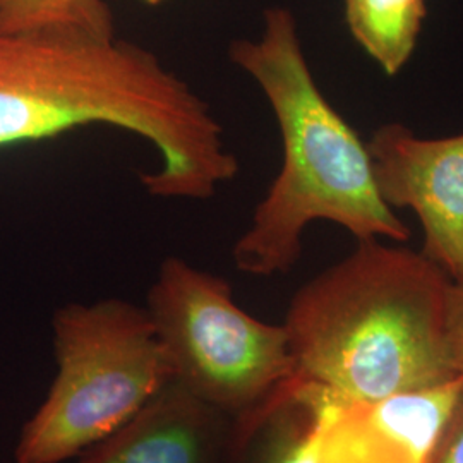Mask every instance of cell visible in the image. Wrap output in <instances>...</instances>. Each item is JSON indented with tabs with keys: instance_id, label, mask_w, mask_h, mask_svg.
I'll list each match as a JSON object with an SVG mask.
<instances>
[{
	"instance_id": "1",
	"label": "cell",
	"mask_w": 463,
	"mask_h": 463,
	"mask_svg": "<svg viewBox=\"0 0 463 463\" xmlns=\"http://www.w3.org/2000/svg\"><path fill=\"white\" fill-rule=\"evenodd\" d=\"M107 124L146 139L149 196L213 198L239 174L210 103L149 50L62 30L0 32V148Z\"/></svg>"
},
{
	"instance_id": "2",
	"label": "cell",
	"mask_w": 463,
	"mask_h": 463,
	"mask_svg": "<svg viewBox=\"0 0 463 463\" xmlns=\"http://www.w3.org/2000/svg\"><path fill=\"white\" fill-rule=\"evenodd\" d=\"M229 57L265 93L283 148L279 175L232 249L235 268L252 277L288 273L316 220L344 227L357 242H407L412 232L381 199L364 141L316 83L294 13L268 7L260 38L232 42Z\"/></svg>"
},
{
	"instance_id": "3",
	"label": "cell",
	"mask_w": 463,
	"mask_h": 463,
	"mask_svg": "<svg viewBox=\"0 0 463 463\" xmlns=\"http://www.w3.org/2000/svg\"><path fill=\"white\" fill-rule=\"evenodd\" d=\"M448 283L422 252L359 241L288 304L281 325L296 378L347 403L458 380L445 328Z\"/></svg>"
},
{
	"instance_id": "4",
	"label": "cell",
	"mask_w": 463,
	"mask_h": 463,
	"mask_svg": "<svg viewBox=\"0 0 463 463\" xmlns=\"http://www.w3.org/2000/svg\"><path fill=\"white\" fill-rule=\"evenodd\" d=\"M57 374L21 428L16 463H62L95 447L174 380L146 307L122 298L72 302L53 319Z\"/></svg>"
},
{
	"instance_id": "5",
	"label": "cell",
	"mask_w": 463,
	"mask_h": 463,
	"mask_svg": "<svg viewBox=\"0 0 463 463\" xmlns=\"http://www.w3.org/2000/svg\"><path fill=\"white\" fill-rule=\"evenodd\" d=\"M146 311L175 380L233 420L296 378L283 325L249 315L229 281L183 258L168 256L160 265Z\"/></svg>"
},
{
	"instance_id": "6",
	"label": "cell",
	"mask_w": 463,
	"mask_h": 463,
	"mask_svg": "<svg viewBox=\"0 0 463 463\" xmlns=\"http://www.w3.org/2000/svg\"><path fill=\"white\" fill-rule=\"evenodd\" d=\"M365 146L381 199L412 210L424 231L420 252L449 280L463 279V133L430 139L388 122Z\"/></svg>"
},
{
	"instance_id": "7",
	"label": "cell",
	"mask_w": 463,
	"mask_h": 463,
	"mask_svg": "<svg viewBox=\"0 0 463 463\" xmlns=\"http://www.w3.org/2000/svg\"><path fill=\"white\" fill-rule=\"evenodd\" d=\"M463 393V378L376 402L331 395L317 463H428L430 449Z\"/></svg>"
},
{
	"instance_id": "8",
	"label": "cell",
	"mask_w": 463,
	"mask_h": 463,
	"mask_svg": "<svg viewBox=\"0 0 463 463\" xmlns=\"http://www.w3.org/2000/svg\"><path fill=\"white\" fill-rule=\"evenodd\" d=\"M233 430L231 415L174 378L78 463H231Z\"/></svg>"
},
{
	"instance_id": "9",
	"label": "cell",
	"mask_w": 463,
	"mask_h": 463,
	"mask_svg": "<svg viewBox=\"0 0 463 463\" xmlns=\"http://www.w3.org/2000/svg\"><path fill=\"white\" fill-rule=\"evenodd\" d=\"M350 34L388 74L412 59L428 16L426 0H344Z\"/></svg>"
},
{
	"instance_id": "10",
	"label": "cell",
	"mask_w": 463,
	"mask_h": 463,
	"mask_svg": "<svg viewBox=\"0 0 463 463\" xmlns=\"http://www.w3.org/2000/svg\"><path fill=\"white\" fill-rule=\"evenodd\" d=\"M33 30L114 36L116 23L105 0H0V32Z\"/></svg>"
},
{
	"instance_id": "11",
	"label": "cell",
	"mask_w": 463,
	"mask_h": 463,
	"mask_svg": "<svg viewBox=\"0 0 463 463\" xmlns=\"http://www.w3.org/2000/svg\"><path fill=\"white\" fill-rule=\"evenodd\" d=\"M445 328L451 363L463 378V279L448 283Z\"/></svg>"
},
{
	"instance_id": "12",
	"label": "cell",
	"mask_w": 463,
	"mask_h": 463,
	"mask_svg": "<svg viewBox=\"0 0 463 463\" xmlns=\"http://www.w3.org/2000/svg\"><path fill=\"white\" fill-rule=\"evenodd\" d=\"M428 463H463V393L448 415Z\"/></svg>"
},
{
	"instance_id": "13",
	"label": "cell",
	"mask_w": 463,
	"mask_h": 463,
	"mask_svg": "<svg viewBox=\"0 0 463 463\" xmlns=\"http://www.w3.org/2000/svg\"><path fill=\"white\" fill-rule=\"evenodd\" d=\"M145 4H148V5H160V4H164L165 0H143Z\"/></svg>"
}]
</instances>
